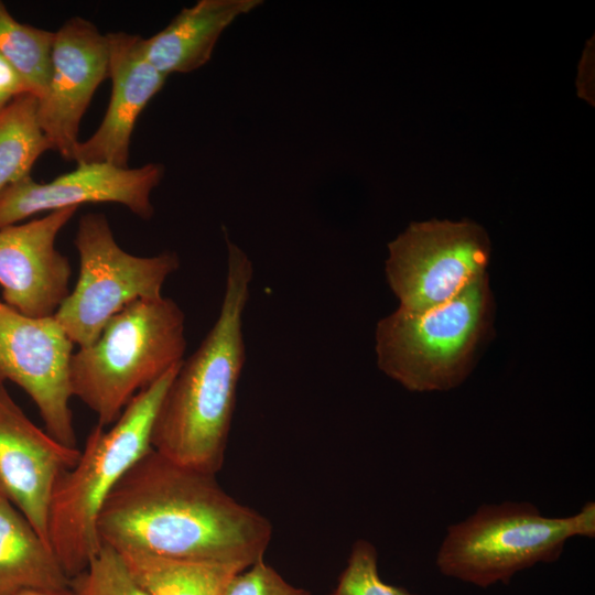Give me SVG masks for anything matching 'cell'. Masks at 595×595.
Returning <instances> with one entry per match:
<instances>
[{
	"label": "cell",
	"instance_id": "obj_1",
	"mask_svg": "<svg viewBox=\"0 0 595 595\" xmlns=\"http://www.w3.org/2000/svg\"><path fill=\"white\" fill-rule=\"evenodd\" d=\"M98 533L115 549L247 569L263 559L272 526L225 491L216 475L182 466L151 447L107 497Z\"/></svg>",
	"mask_w": 595,
	"mask_h": 595
},
{
	"label": "cell",
	"instance_id": "obj_2",
	"mask_svg": "<svg viewBox=\"0 0 595 595\" xmlns=\"http://www.w3.org/2000/svg\"><path fill=\"white\" fill-rule=\"evenodd\" d=\"M226 283L217 320L183 360L159 405L151 447L188 468L216 475L224 463L246 361L244 313L253 277L248 255L226 236Z\"/></svg>",
	"mask_w": 595,
	"mask_h": 595
},
{
	"label": "cell",
	"instance_id": "obj_3",
	"mask_svg": "<svg viewBox=\"0 0 595 595\" xmlns=\"http://www.w3.org/2000/svg\"><path fill=\"white\" fill-rule=\"evenodd\" d=\"M181 364L136 394L109 429L96 424L76 464L57 478L48 508L47 541L69 580L99 552L101 508L122 476L151 448L159 405Z\"/></svg>",
	"mask_w": 595,
	"mask_h": 595
},
{
	"label": "cell",
	"instance_id": "obj_4",
	"mask_svg": "<svg viewBox=\"0 0 595 595\" xmlns=\"http://www.w3.org/2000/svg\"><path fill=\"white\" fill-rule=\"evenodd\" d=\"M185 314L166 296L140 299L116 313L98 338L73 353L69 383L108 428L131 399L184 360Z\"/></svg>",
	"mask_w": 595,
	"mask_h": 595
},
{
	"label": "cell",
	"instance_id": "obj_5",
	"mask_svg": "<svg viewBox=\"0 0 595 595\" xmlns=\"http://www.w3.org/2000/svg\"><path fill=\"white\" fill-rule=\"evenodd\" d=\"M494 307L487 273L431 310L413 313L398 307L377 323L378 368L413 392L459 386L491 332Z\"/></svg>",
	"mask_w": 595,
	"mask_h": 595
},
{
	"label": "cell",
	"instance_id": "obj_6",
	"mask_svg": "<svg viewBox=\"0 0 595 595\" xmlns=\"http://www.w3.org/2000/svg\"><path fill=\"white\" fill-rule=\"evenodd\" d=\"M574 537H595L594 501L564 518L544 517L529 501L484 504L447 527L435 564L445 576L486 588L508 584L538 563L558 561Z\"/></svg>",
	"mask_w": 595,
	"mask_h": 595
},
{
	"label": "cell",
	"instance_id": "obj_7",
	"mask_svg": "<svg viewBox=\"0 0 595 595\" xmlns=\"http://www.w3.org/2000/svg\"><path fill=\"white\" fill-rule=\"evenodd\" d=\"M74 245L78 280L54 317L78 348L93 344L106 323L131 302L162 296L164 282L180 268L173 251L139 257L123 250L101 213L79 218Z\"/></svg>",
	"mask_w": 595,
	"mask_h": 595
},
{
	"label": "cell",
	"instance_id": "obj_8",
	"mask_svg": "<svg viewBox=\"0 0 595 595\" xmlns=\"http://www.w3.org/2000/svg\"><path fill=\"white\" fill-rule=\"evenodd\" d=\"M490 240L472 220L412 223L388 244L387 282L399 309L421 313L442 305L487 273Z\"/></svg>",
	"mask_w": 595,
	"mask_h": 595
},
{
	"label": "cell",
	"instance_id": "obj_9",
	"mask_svg": "<svg viewBox=\"0 0 595 595\" xmlns=\"http://www.w3.org/2000/svg\"><path fill=\"white\" fill-rule=\"evenodd\" d=\"M74 344L53 316L24 315L0 301V383L11 381L34 402L45 431L77 448L69 405Z\"/></svg>",
	"mask_w": 595,
	"mask_h": 595
},
{
	"label": "cell",
	"instance_id": "obj_10",
	"mask_svg": "<svg viewBox=\"0 0 595 595\" xmlns=\"http://www.w3.org/2000/svg\"><path fill=\"white\" fill-rule=\"evenodd\" d=\"M109 45L106 34L80 17L57 30L51 52V73L37 99V117L52 150L73 161L79 125L98 86L108 78Z\"/></svg>",
	"mask_w": 595,
	"mask_h": 595
},
{
	"label": "cell",
	"instance_id": "obj_11",
	"mask_svg": "<svg viewBox=\"0 0 595 595\" xmlns=\"http://www.w3.org/2000/svg\"><path fill=\"white\" fill-rule=\"evenodd\" d=\"M164 175L161 163L118 167L107 163H77V167L48 183L31 175L0 192V229L36 215L86 203L121 204L142 219L154 214L151 192Z\"/></svg>",
	"mask_w": 595,
	"mask_h": 595
},
{
	"label": "cell",
	"instance_id": "obj_12",
	"mask_svg": "<svg viewBox=\"0 0 595 595\" xmlns=\"http://www.w3.org/2000/svg\"><path fill=\"white\" fill-rule=\"evenodd\" d=\"M79 455L78 447L60 443L35 425L0 383V496L28 519L47 543L54 486Z\"/></svg>",
	"mask_w": 595,
	"mask_h": 595
},
{
	"label": "cell",
	"instance_id": "obj_13",
	"mask_svg": "<svg viewBox=\"0 0 595 595\" xmlns=\"http://www.w3.org/2000/svg\"><path fill=\"white\" fill-rule=\"evenodd\" d=\"M77 207L0 229V286L6 304L32 316H53L69 293L72 268L55 240Z\"/></svg>",
	"mask_w": 595,
	"mask_h": 595
},
{
	"label": "cell",
	"instance_id": "obj_14",
	"mask_svg": "<svg viewBox=\"0 0 595 595\" xmlns=\"http://www.w3.org/2000/svg\"><path fill=\"white\" fill-rule=\"evenodd\" d=\"M106 35L109 45L110 100L98 129L77 144L73 161L107 163L126 169L129 167L130 141L137 119L164 86L167 76L141 55L139 35L122 31Z\"/></svg>",
	"mask_w": 595,
	"mask_h": 595
},
{
	"label": "cell",
	"instance_id": "obj_15",
	"mask_svg": "<svg viewBox=\"0 0 595 595\" xmlns=\"http://www.w3.org/2000/svg\"><path fill=\"white\" fill-rule=\"evenodd\" d=\"M261 3V0H199L183 8L151 37L139 36V51L165 76L193 72L210 60L224 30Z\"/></svg>",
	"mask_w": 595,
	"mask_h": 595
},
{
	"label": "cell",
	"instance_id": "obj_16",
	"mask_svg": "<svg viewBox=\"0 0 595 595\" xmlns=\"http://www.w3.org/2000/svg\"><path fill=\"white\" fill-rule=\"evenodd\" d=\"M69 581L48 543L0 496V595L62 588Z\"/></svg>",
	"mask_w": 595,
	"mask_h": 595
},
{
	"label": "cell",
	"instance_id": "obj_17",
	"mask_svg": "<svg viewBox=\"0 0 595 595\" xmlns=\"http://www.w3.org/2000/svg\"><path fill=\"white\" fill-rule=\"evenodd\" d=\"M115 549V548H113ZM150 595H224L238 565L176 559L134 549H115Z\"/></svg>",
	"mask_w": 595,
	"mask_h": 595
},
{
	"label": "cell",
	"instance_id": "obj_18",
	"mask_svg": "<svg viewBox=\"0 0 595 595\" xmlns=\"http://www.w3.org/2000/svg\"><path fill=\"white\" fill-rule=\"evenodd\" d=\"M52 145L37 117V98L23 94L0 109V192L31 175L36 160Z\"/></svg>",
	"mask_w": 595,
	"mask_h": 595
},
{
	"label": "cell",
	"instance_id": "obj_19",
	"mask_svg": "<svg viewBox=\"0 0 595 595\" xmlns=\"http://www.w3.org/2000/svg\"><path fill=\"white\" fill-rule=\"evenodd\" d=\"M54 34L19 22L0 1V55L15 68L30 94L37 99L47 86Z\"/></svg>",
	"mask_w": 595,
	"mask_h": 595
},
{
	"label": "cell",
	"instance_id": "obj_20",
	"mask_svg": "<svg viewBox=\"0 0 595 595\" xmlns=\"http://www.w3.org/2000/svg\"><path fill=\"white\" fill-rule=\"evenodd\" d=\"M77 595H150L132 576L121 555L102 543L87 567L69 581Z\"/></svg>",
	"mask_w": 595,
	"mask_h": 595
},
{
	"label": "cell",
	"instance_id": "obj_21",
	"mask_svg": "<svg viewBox=\"0 0 595 595\" xmlns=\"http://www.w3.org/2000/svg\"><path fill=\"white\" fill-rule=\"evenodd\" d=\"M331 595H418L381 580L375 545L358 539Z\"/></svg>",
	"mask_w": 595,
	"mask_h": 595
},
{
	"label": "cell",
	"instance_id": "obj_22",
	"mask_svg": "<svg viewBox=\"0 0 595 595\" xmlns=\"http://www.w3.org/2000/svg\"><path fill=\"white\" fill-rule=\"evenodd\" d=\"M224 595H311V593L290 584L262 559L234 575Z\"/></svg>",
	"mask_w": 595,
	"mask_h": 595
},
{
	"label": "cell",
	"instance_id": "obj_23",
	"mask_svg": "<svg viewBox=\"0 0 595 595\" xmlns=\"http://www.w3.org/2000/svg\"><path fill=\"white\" fill-rule=\"evenodd\" d=\"M0 94L11 99L23 94H30L20 74L1 55H0Z\"/></svg>",
	"mask_w": 595,
	"mask_h": 595
},
{
	"label": "cell",
	"instance_id": "obj_24",
	"mask_svg": "<svg viewBox=\"0 0 595 595\" xmlns=\"http://www.w3.org/2000/svg\"><path fill=\"white\" fill-rule=\"evenodd\" d=\"M14 595H77V593L68 585L62 588H32L19 592Z\"/></svg>",
	"mask_w": 595,
	"mask_h": 595
},
{
	"label": "cell",
	"instance_id": "obj_25",
	"mask_svg": "<svg viewBox=\"0 0 595 595\" xmlns=\"http://www.w3.org/2000/svg\"><path fill=\"white\" fill-rule=\"evenodd\" d=\"M10 100H11V98H8V97L0 94V109L2 107H4Z\"/></svg>",
	"mask_w": 595,
	"mask_h": 595
}]
</instances>
